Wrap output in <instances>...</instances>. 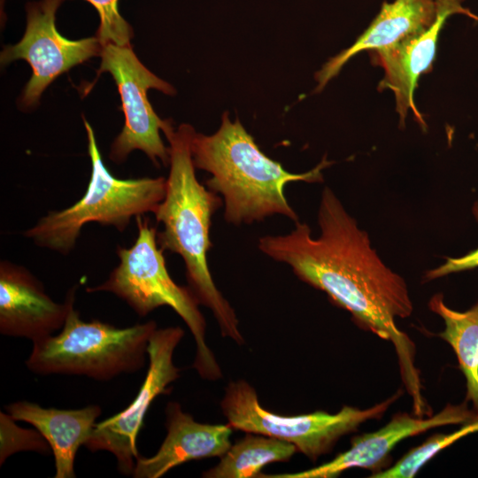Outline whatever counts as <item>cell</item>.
Returning <instances> with one entry per match:
<instances>
[{"label": "cell", "instance_id": "cell-11", "mask_svg": "<svg viewBox=\"0 0 478 478\" xmlns=\"http://www.w3.org/2000/svg\"><path fill=\"white\" fill-rule=\"evenodd\" d=\"M477 417L478 413L469 410L466 401L460 405L447 404L429 416L397 412L382 428L354 436L348 450L327 463L297 473L262 474L260 478H335L356 467L370 470V477L391 466V451L401 441L432 428L464 424Z\"/></svg>", "mask_w": 478, "mask_h": 478}, {"label": "cell", "instance_id": "cell-7", "mask_svg": "<svg viewBox=\"0 0 478 478\" xmlns=\"http://www.w3.org/2000/svg\"><path fill=\"white\" fill-rule=\"evenodd\" d=\"M401 395L399 389L366 409L343 405L336 413L315 411L285 416L262 407L254 388L238 380L228 383L220 405L233 428L286 441L315 461L330 452L342 436L357 431L367 420H380Z\"/></svg>", "mask_w": 478, "mask_h": 478}, {"label": "cell", "instance_id": "cell-4", "mask_svg": "<svg viewBox=\"0 0 478 478\" xmlns=\"http://www.w3.org/2000/svg\"><path fill=\"white\" fill-rule=\"evenodd\" d=\"M137 237L130 248L117 247L120 264L108 279L87 288L89 293L107 291L125 301L139 316L160 306L171 307L185 322L196 343L193 368L207 380L222 376L221 369L205 342L206 323L199 302L190 288L178 285L170 276L163 251L158 247L156 227L149 219L135 217Z\"/></svg>", "mask_w": 478, "mask_h": 478}, {"label": "cell", "instance_id": "cell-15", "mask_svg": "<svg viewBox=\"0 0 478 478\" xmlns=\"http://www.w3.org/2000/svg\"><path fill=\"white\" fill-rule=\"evenodd\" d=\"M453 14H464L478 21V16L467 8H448L428 28L374 51V62L384 70L380 89H389L393 92L401 125L405 124L407 112L411 110L420 125L425 127V121L415 106L413 93L420 76L432 65L438 35L444 22Z\"/></svg>", "mask_w": 478, "mask_h": 478}, {"label": "cell", "instance_id": "cell-13", "mask_svg": "<svg viewBox=\"0 0 478 478\" xmlns=\"http://www.w3.org/2000/svg\"><path fill=\"white\" fill-rule=\"evenodd\" d=\"M465 0H394L384 2L379 13L349 48L331 58L316 73L319 92L343 66L363 50H379L428 28L448 8H465Z\"/></svg>", "mask_w": 478, "mask_h": 478}, {"label": "cell", "instance_id": "cell-14", "mask_svg": "<svg viewBox=\"0 0 478 478\" xmlns=\"http://www.w3.org/2000/svg\"><path fill=\"white\" fill-rule=\"evenodd\" d=\"M166 417L165 440L152 457L137 458L133 477L159 478L183 463L220 458L232 445L233 428L229 424L197 422L177 402L167 404Z\"/></svg>", "mask_w": 478, "mask_h": 478}, {"label": "cell", "instance_id": "cell-2", "mask_svg": "<svg viewBox=\"0 0 478 478\" xmlns=\"http://www.w3.org/2000/svg\"><path fill=\"white\" fill-rule=\"evenodd\" d=\"M195 132L189 124L164 132L169 143L170 171L165 197L153 212L157 222L164 226L157 241L162 251L182 258L189 287L199 304L212 311L221 335L242 344L244 339L237 316L215 285L207 263L212 247V217L222 205V199L197 179L191 152Z\"/></svg>", "mask_w": 478, "mask_h": 478}, {"label": "cell", "instance_id": "cell-16", "mask_svg": "<svg viewBox=\"0 0 478 478\" xmlns=\"http://www.w3.org/2000/svg\"><path fill=\"white\" fill-rule=\"evenodd\" d=\"M14 420L31 424L48 443L54 456L55 478H74V461L78 449L85 444L102 410L96 405L81 409L44 408L18 401L5 406Z\"/></svg>", "mask_w": 478, "mask_h": 478}, {"label": "cell", "instance_id": "cell-18", "mask_svg": "<svg viewBox=\"0 0 478 478\" xmlns=\"http://www.w3.org/2000/svg\"><path fill=\"white\" fill-rule=\"evenodd\" d=\"M298 452L295 445L272 436L247 433L230 446L214 467L203 473L205 478H259L270 463L286 462Z\"/></svg>", "mask_w": 478, "mask_h": 478}, {"label": "cell", "instance_id": "cell-3", "mask_svg": "<svg viewBox=\"0 0 478 478\" xmlns=\"http://www.w3.org/2000/svg\"><path fill=\"white\" fill-rule=\"evenodd\" d=\"M191 152L195 167L212 174L205 185L222 197L224 220L235 226L259 222L273 215L299 221L284 195L285 186L294 181L322 182V171L332 164L325 157L310 171L288 172L266 156L240 120L232 121L227 112L223 113L214 134L195 132Z\"/></svg>", "mask_w": 478, "mask_h": 478}, {"label": "cell", "instance_id": "cell-8", "mask_svg": "<svg viewBox=\"0 0 478 478\" xmlns=\"http://www.w3.org/2000/svg\"><path fill=\"white\" fill-rule=\"evenodd\" d=\"M101 64L97 71L112 76L121 99L125 123L111 146L109 158L115 163L126 160L134 150H141L156 165L170 163V149L160 136L173 127L169 120H161L150 105L147 91L154 89L173 96L175 90L145 67L131 46L112 42L103 45Z\"/></svg>", "mask_w": 478, "mask_h": 478}, {"label": "cell", "instance_id": "cell-12", "mask_svg": "<svg viewBox=\"0 0 478 478\" xmlns=\"http://www.w3.org/2000/svg\"><path fill=\"white\" fill-rule=\"evenodd\" d=\"M76 289L77 285L68 290L64 303H57L26 267L2 260L0 333L32 342L53 335L64 326Z\"/></svg>", "mask_w": 478, "mask_h": 478}, {"label": "cell", "instance_id": "cell-17", "mask_svg": "<svg viewBox=\"0 0 478 478\" xmlns=\"http://www.w3.org/2000/svg\"><path fill=\"white\" fill-rule=\"evenodd\" d=\"M428 308L443 320L444 329L437 335L452 348L466 379V402H471L478 413V301L470 309L459 312L450 308L443 294L437 293L430 297Z\"/></svg>", "mask_w": 478, "mask_h": 478}, {"label": "cell", "instance_id": "cell-19", "mask_svg": "<svg viewBox=\"0 0 478 478\" xmlns=\"http://www.w3.org/2000/svg\"><path fill=\"white\" fill-rule=\"evenodd\" d=\"M478 432V417L461 424L450 434H435L421 444L412 448L394 465L375 474L371 478H412L437 453L454 443L459 439Z\"/></svg>", "mask_w": 478, "mask_h": 478}, {"label": "cell", "instance_id": "cell-21", "mask_svg": "<svg viewBox=\"0 0 478 478\" xmlns=\"http://www.w3.org/2000/svg\"><path fill=\"white\" fill-rule=\"evenodd\" d=\"M473 213L478 220V202L474 204ZM478 267V249L459 258H447L441 266L428 270L423 275L424 281H430L450 274Z\"/></svg>", "mask_w": 478, "mask_h": 478}, {"label": "cell", "instance_id": "cell-6", "mask_svg": "<svg viewBox=\"0 0 478 478\" xmlns=\"http://www.w3.org/2000/svg\"><path fill=\"white\" fill-rule=\"evenodd\" d=\"M83 121L91 161L84 195L66 209L50 211L24 232L39 247L61 254H68L74 248L85 224L97 222L123 232L133 217L154 212L166 194L164 177H114L102 160L93 128L85 119Z\"/></svg>", "mask_w": 478, "mask_h": 478}, {"label": "cell", "instance_id": "cell-10", "mask_svg": "<svg viewBox=\"0 0 478 478\" xmlns=\"http://www.w3.org/2000/svg\"><path fill=\"white\" fill-rule=\"evenodd\" d=\"M65 1L28 3L23 37L1 53L2 64L23 59L32 68V76L21 96L26 107L37 104L42 92L57 77L92 57L100 56L103 45L96 36L70 40L57 30L56 13Z\"/></svg>", "mask_w": 478, "mask_h": 478}, {"label": "cell", "instance_id": "cell-1", "mask_svg": "<svg viewBox=\"0 0 478 478\" xmlns=\"http://www.w3.org/2000/svg\"><path fill=\"white\" fill-rule=\"evenodd\" d=\"M318 224V237L312 236L309 225L297 221L288 234L258 238V248L288 265L302 281L325 292L360 328L390 342L405 388L412 404L421 405L425 397L414 364L415 345L396 323L413 311L405 279L383 263L368 234L328 187L321 193Z\"/></svg>", "mask_w": 478, "mask_h": 478}, {"label": "cell", "instance_id": "cell-5", "mask_svg": "<svg viewBox=\"0 0 478 478\" xmlns=\"http://www.w3.org/2000/svg\"><path fill=\"white\" fill-rule=\"evenodd\" d=\"M154 320L127 328L92 320L84 321L72 305L58 335L32 342L26 361L38 374L86 376L109 381L143 367L148 345L157 329Z\"/></svg>", "mask_w": 478, "mask_h": 478}, {"label": "cell", "instance_id": "cell-9", "mask_svg": "<svg viewBox=\"0 0 478 478\" xmlns=\"http://www.w3.org/2000/svg\"><path fill=\"white\" fill-rule=\"evenodd\" d=\"M183 336L184 330L180 327L157 328L152 333L148 345V371L137 395L123 411L96 423L84 444L92 452H111L123 475H132L140 456L136 440L150 405L158 396L168 394L169 385L180 377L173 356Z\"/></svg>", "mask_w": 478, "mask_h": 478}, {"label": "cell", "instance_id": "cell-20", "mask_svg": "<svg viewBox=\"0 0 478 478\" xmlns=\"http://www.w3.org/2000/svg\"><path fill=\"white\" fill-rule=\"evenodd\" d=\"M94 6L99 15L100 24L96 37L102 45L112 42L121 46H131L132 27L119 11V0H85Z\"/></svg>", "mask_w": 478, "mask_h": 478}]
</instances>
